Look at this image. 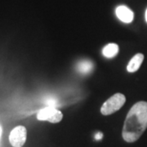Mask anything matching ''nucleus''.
Returning a JSON list of instances; mask_svg holds the SVG:
<instances>
[{
	"mask_svg": "<svg viewBox=\"0 0 147 147\" xmlns=\"http://www.w3.org/2000/svg\"><path fill=\"white\" fill-rule=\"evenodd\" d=\"M103 137V134L101 133V132H97L96 135H95V139L96 140V141H100V139L102 138Z\"/></svg>",
	"mask_w": 147,
	"mask_h": 147,
	"instance_id": "1a4fd4ad",
	"label": "nucleus"
},
{
	"mask_svg": "<svg viewBox=\"0 0 147 147\" xmlns=\"http://www.w3.org/2000/svg\"><path fill=\"white\" fill-rule=\"evenodd\" d=\"M147 128V102L138 101L127 115L123 127V138L128 143L137 141Z\"/></svg>",
	"mask_w": 147,
	"mask_h": 147,
	"instance_id": "f257e3e1",
	"label": "nucleus"
},
{
	"mask_svg": "<svg viewBox=\"0 0 147 147\" xmlns=\"http://www.w3.org/2000/svg\"><path fill=\"white\" fill-rule=\"evenodd\" d=\"M145 18H146V23H147V8H146V16H145Z\"/></svg>",
	"mask_w": 147,
	"mask_h": 147,
	"instance_id": "9d476101",
	"label": "nucleus"
},
{
	"mask_svg": "<svg viewBox=\"0 0 147 147\" xmlns=\"http://www.w3.org/2000/svg\"><path fill=\"white\" fill-rule=\"evenodd\" d=\"M63 118L61 111L53 107H46L39 110L37 115V119L40 121H48L53 123H57Z\"/></svg>",
	"mask_w": 147,
	"mask_h": 147,
	"instance_id": "7ed1b4c3",
	"label": "nucleus"
},
{
	"mask_svg": "<svg viewBox=\"0 0 147 147\" xmlns=\"http://www.w3.org/2000/svg\"><path fill=\"white\" fill-rule=\"evenodd\" d=\"M126 102V97L122 93H116L113 95L107 100H105L104 104L100 108V113L103 115H110L115 112L120 110L122 106Z\"/></svg>",
	"mask_w": 147,
	"mask_h": 147,
	"instance_id": "f03ea898",
	"label": "nucleus"
},
{
	"mask_svg": "<svg viewBox=\"0 0 147 147\" xmlns=\"http://www.w3.org/2000/svg\"><path fill=\"white\" fill-rule=\"evenodd\" d=\"M27 131L24 126L13 128L9 135V142L13 147H22L26 142Z\"/></svg>",
	"mask_w": 147,
	"mask_h": 147,
	"instance_id": "20e7f679",
	"label": "nucleus"
},
{
	"mask_svg": "<svg viewBox=\"0 0 147 147\" xmlns=\"http://www.w3.org/2000/svg\"><path fill=\"white\" fill-rule=\"evenodd\" d=\"M1 135H2V127L0 126V138H1Z\"/></svg>",
	"mask_w": 147,
	"mask_h": 147,
	"instance_id": "9b49d317",
	"label": "nucleus"
},
{
	"mask_svg": "<svg viewBox=\"0 0 147 147\" xmlns=\"http://www.w3.org/2000/svg\"><path fill=\"white\" fill-rule=\"evenodd\" d=\"M93 68V64L91 61H84L79 63L78 65V69L83 74H88L92 71V69Z\"/></svg>",
	"mask_w": 147,
	"mask_h": 147,
	"instance_id": "6e6552de",
	"label": "nucleus"
},
{
	"mask_svg": "<svg viewBox=\"0 0 147 147\" xmlns=\"http://www.w3.org/2000/svg\"><path fill=\"white\" fill-rule=\"evenodd\" d=\"M143 61H144V55L142 53H137L128 62V65L127 66V70L130 73L136 72L140 69Z\"/></svg>",
	"mask_w": 147,
	"mask_h": 147,
	"instance_id": "423d86ee",
	"label": "nucleus"
},
{
	"mask_svg": "<svg viewBox=\"0 0 147 147\" xmlns=\"http://www.w3.org/2000/svg\"><path fill=\"white\" fill-rule=\"evenodd\" d=\"M116 16L122 22L124 23H131L134 19L133 11L127 7L123 5L119 6L116 8Z\"/></svg>",
	"mask_w": 147,
	"mask_h": 147,
	"instance_id": "39448f33",
	"label": "nucleus"
},
{
	"mask_svg": "<svg viewBox=\"0 0 147 147\" xmlns=\"http://www.w3.org/2000/svg\"><path fill=\"white\" fill-rule=\"evenodd\" d=\"M119 48L118 44L116 43H109L105 46L103 50H102V53L104 55V57L106 58H113L115 57L116 55L119 53Z\"/></svg>",
	"mask_w": 147,
	"mask_h": 147,
	"instance_id": "0eeeda50",
	"label": "nucleus"
}]
</instances>
